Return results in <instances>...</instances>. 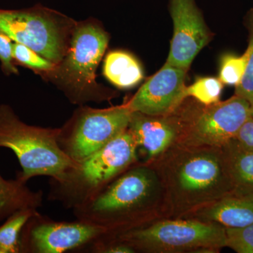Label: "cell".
I'll return each mask as SVG.
<instances>
[{
    "label": "cell",
    "instance_id": "1",
    "mask_svg": "<svg viewBox=\"0 0 253 253\" xmlns=\"http://www.w3.org/2000/svg\"><path fill=\"white\" fill-rule=\"evenodd\" d=\"M157 187V177L145 166L128 168L84 204L73 209L76 219L99 226L109 235L136 228Z\"/></svg>",
    "mask_w": 253,
    "mask_h": 253
},
{
    "label": "cell",
    "instance_id": "2",
    "mask_svg": "<svg viewBox=\"0 0 253 253\" xmlns=\"http://www.w3.org/2000/svg\"><path fill=\"white\" fill-rule=\"evenodd\" d=\"M137 145L128 129L94 154L50 178L48 199L68 209L84 204L136 161Z\"/></svg>",
    "mask_w": 253,
    "mask_h": 253
},
{
    "label": "cell",
    "instance_id": "3",
    "mask_svg": "<svg viewBox=\"0 0 253 253\" xmlns=\"http://www.w3.org/2000/svg\"><path fill=\"white\" fill-rule=\"evenodd\" d=\"M59 128L31 126L21 121L11 106L0 105V148L12 151L23 182L38 176L57 178L75 164L58 143Z\"/></svg>",
    "mask_w": 253,
    "mask_h": 253
},
{
    "label": "cell",
    "instance_id": "4",
    "mask_svg": "<svg viewBox=\"0 0 253 253\" xmlns=\"http://www.w3.org/2000/svg\"><path fill=\"white\" fill-rule=\"evenodd\" d=\"M109 41L99 25L89 21L76 24L66 56L49 73L74 104L105 99L96 81V71Z\"/></svg>",
    "mask_w": 253,
    "mask_h": 253
},
{
    "label": "cell",
    "instance_id": "5",
    "mask_svg": "<svg viewBox=\"0 0 253 253\" xmlns=\"http://www.w3.org/2000/svg\"><path fill=\"white\" fill-rule=\"evenodd\" d=\"M76 24L71 18L43 6L0 9V32L14 42L34 50L56 66L67 53Z\"/></svg>",
    "mask_w": 253,
    "mask_h": 253
},
{
    "label": "cell",
    "instance_id": "6",
    "mask_svg": "<svg viewBox=\"0 0 253 253\" xmlns=\"http://www.w3.org/2000/svg\"><path fill=\"white\" fill-rule=\"evenodd\" d=\"M134 250L156 252L210 251L226 246V231L220 224L192 220H167L137 227L115 236Z\"/></svg>",
    "mask_w": 253,
    "mask_h": 253
},
{
    "label": "cell",
    "instance_id": "7",
    "mask_svg": "<svg viewBox=\"0 0 253 253\" xmlns=\"http://www.w3.org/2000/svg\"><path fill=\"white\" fill-rule=\"evenodd\" d=\"M131 113L126 104L101 109L83 106L59 128V146L73 161H81L126 130Z\"/></svg>",
    "mask_w": 253,
    "mask_h": 253
},
{
    "label": "cell",
    "instance_id": "8",
    "mask_svg": "<svg viewBox=\"0 0 253 253\" xmlns=\"http://www.w3.org/2000/svg\"><path fill=\"white\" fill-rule=\"evenodd\" d=\"M109 232L76 219L55 221L36 211L23 226L20 253H63L82 251Z\"/></svg>",
    "mask_w": 253,
    "mask_h": 253
},
{
    "label": "cell",
    "instance_id": "9",
    "mask_svg": "<svg viewBox=\"0 0 253 253\" xmlns=\"http://www.w3.org/2000/svg\"><path fill=\"white\" fill-rule=\"evenodd\" d=\"M251 104L234 94L230 99L206 106L188 126V140L197 146L221 148L235 139L250 117Z\"/></svg>",
    "mask_w": 253,
    "mask_h": 253
},
{
    "label": "cell",
    "instance_id": "10",
    "mask_svg": "<svg viewBox=\"0 0 253 253\" xmlns=\"http://www.w3.org/2000/svg\"><path fill=\"white\" fill-rule=\"evenodd\" d=\"M173 36L166 63L188 71L211 41V34L196 0H169Z\"/></svg>",
    "mask_w": 253,
    "mask_h": 253
},
{
    "label": "cell",
    "instance_id": "11",
    "mask_svg": "<svg viewBox=\"0 0 253 253\" xmlns=\"http://www.w3.org/2000/svg\"><path fill=\"white\" fill-rule=\"evenodd\" d=\"M186 71L165 63L127 102L132 112L167 116L186 97Z\"/></svg>",
    "mask_w": 253,
    "mask_h": 253
},
{
    "label": "cell",
    "instance_id": "12",
    "mask_svg": "<svg viewBox=\"0 0 253 253\" xmlns=\"http://www.w3.org/2000/svg\"><path fill=\"white\" fill-rule=\"evenodd\" d=\"M176 181L186 194H203L214 188L225 195L234 191L222 151L220 156L201 153L190 156L179 168Z\"/></svg>",
    "mask_w": 253,
    "mask_h": 253
},
{
    "label": "cell",
    "instance_id": "13",
    "mask_svg": "<svg viewBox=\"0 0 253 253\" xmlns=\"http://www.w3.org/2000/svg\"><path fill=\"white\" fill-rule=\"evenodd\" d=\"M179 127L175 119L166 116L132 112L127 129L137 147L142 148L148 157L153 158L162 154L172 144Z\"/></svg>",
    "mask_w": 253,
    "mask_h": 253
},
{
    "label": "cell",
    "instance_id": "14",
    "mask_svg": "<svg viewBox=\"0 0 253 253\" xmlns=\"http://www.w3.org/2000/svg\"><path fill=\"white\" fill-rule=\"evenodd\" d=\"M205 218L224 228L253 224V194L232 191L204 211Z\"/></svg>",
    "mask_w": 253,
    "mask_h": 253
},
{
    "label": "cell",
    "instance_id": "15",
    "mask_svg": "<svg viewBox=\"0 0 253 253\" xmlns=\"http://www.w3.org/2000/svg\"><path fill=\"white\" fill-rule=\"evenodd\" d=\"M42 202L41 191H33L18 177L8 180L0 174V221L17 211L38 210Z\"/></svg>",
    "mask_w": 253,
    "mask_h": 253
},
{
    "label": "cell",
    "instance_id": "16",
    "mask_svg": "<svg viewBox=\"0 0 253 253\" xmlns=\"http://www.w3.org/2000/svg\"><path fill=\"white\" fill-rule=\"evenodd\" d=\"M105 78L121 89H129L139 84L144 72L138 60L124 51H113L106 55L103 67Z\"/></svg>",
    "mask_w": 253,
    "mask_h": 253
},
{
    "label": "cell",
    "instance_id": "17",
    "mask_svg": "<svg viewBox=\"0 0 253 253\" xmlns=\"http://www.w3.org/2000/svg\"><path fill=\"white\" fill-rule=\"evenodd\" d=\"M221 149L233 191L253 194V152L243 149L234 139Z\"/></svg>",
    "mask_w": 253,
    "mask_h": 253
},
{
    "label": "cell",
    "instance_id": "18",
    "mask_svg": "<svg viewBox=\"0 0 253 253\" xmlns=\"http://www.w3.org/2000/svg\"><path fill=\"white\" fill-rule=\"evenodd\" d=\"M38 210L17 211L0 226V253H20V238L23 226Z\"/></svg>",
    "mask_w": 253,
    "mask_h": 253
},
{
    "label": "cell",
    "instance_id": "19",
    "mask_svg": "<svg viewBox=\"0 0 253 253\" xmlns=\"http://www.w3.org/2000/svg\"><path fill=\"white\" fill-rule=\"evenodd\" d=\"M223 83L219 78H200L186 88V97L192 96L201 104L210 106L219 102Z\"/></svg>",
    "mask_w": 253,
    "mask_h": 253
},
{
    "label": "cell",
    "instance_id": "20",
    "mask_svg": "<svg viewBox=\"0 0 253 253\" xmlns=\"http://www.w3.org/2000/svg\"><path fill=\"white\" fill-rule=\"evenodd\" d=\"M248 62V51L242 56L228 54L221 57L219 79L226 85L237 86L244 77Z\"/></svg>",
    "mask_w": 253,
    "mask_h": 253
},
{
    "label": "cell",
    "instance_id": "21",
    "mask_svg": "<svg viewBox=\"0 0 253 253\" xmlns=\"http://www.w3.org/2000/svg\"><path fill=\"white\" fill-rule=\"evenodd\" d=\"M12 56L14 62L46 74L52 72L56 67L54 63L43 57L34 50L14 42L12 44Z\"/></svg>",
    "mask_w": 253,
    "mask_h": 253
},
{
    "label": "cell",
    "instance_id": "22",
    "mask_svg": "<svg viewBox=\"0 0 253 253\" xmlns=\"http://www.w3.org/2000/svg\"><path fill=\"white\" fill-rule=\"evenodd\" d=\"M248 28L249 43L248 46V62L244 77L239 85L236 86L235 95L253 104V10L249 14Z\"/></svg>",
    "mask_w": 253,
    "mask_h": 253
},
{
    "label": "cell",
    "instance_id": "23",
    "mask_svg": "<svg viewBox=\"0 0 253 253\" xmlns=\"http://www.w3.org/2000/svg\"><path fill=\"white\" fill-rule=\"evenodd\" d=\"M225 231L226 246L238 253H253V224Z\"/></svg>",
    "mask_w": 253,
    "mask_h": 253
},
{
    "label": "cell",
    "instance_id": "24",
    "mask_svg": "<svg viewBox=\"0 0 253 253\" xmlns=\"http://www.w3.org/2000/svg\"><path fill=\"white\" fill-rule=\"evenodd\" d=\"M13 41L0 32V61L4 72L18 74V71L12 56Z\"/></svg>",
    "mask_w": 253,
    "mask_h": 253
},
{
    "label": "cell",
    "instance_id": "25",
    "mask_svg": "<svg viewBox=\"0 0 253 253\" xmlns=\"http://www.w3.org/2000/svg\"><path fill=\"white\" fill-rule=\"evenodd\" d=\"M234 140L243 149L253 152V118L250 117L244 123Z\"/></svg>",
    "mask_w": 253,
    "mask_h": 253
},
{
    "label": "cell",
    "instance_id": "26",
    "mask_svg": "<svg viewBox=\"0 0 253 253\" xmlns=\"http://www.w3.org/2000/svg\"><path fill=\"white\" fill-rule=\"evenodd\" d=\"M250 115H251V117L253 118V104L251 105V109H250Z\"/></svg>",
    "mask_w": 253,
    "mask_h": 253
}]
</instances>
